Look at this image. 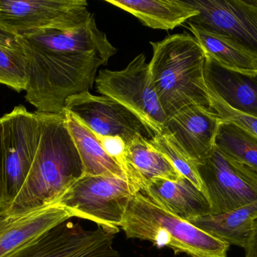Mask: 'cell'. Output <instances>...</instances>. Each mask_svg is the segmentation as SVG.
<instances>
[{"label":"cell","mask_w":257,"mask_h":257,"mask_svg":"<svg viewBox=\"0 0 257 257\" xmlns=\"http://www.w3.org/2000/svg\"><path fill=\"white\" fill-rule=\"evenodd\" d=\"M19 36L28 60L25 98L38 113H63L66 100L89 92L99 66L117 51L98 28L94 15L79 27Z\"/></svg>","instance_id":"1"},{"label":"cell","mask_w":257,"mask_h":257,"mask_svg":"<svg viewBox=\"0 0 257 257\" xmlns=\"http://www.w3.org/2000/svg\"><path fill=\"white\" fill-rule=\"evenodd\" d=\"M36 113L41 136L34 161L18 196L0 214L20 215L54 205L84 174L64 113Z\"/></svg>","instance_id":"2"},{"label":"cell","mask_w":257,"mask_h":257,"mask_svg":"<svg viewBox=\"0 0 257 257\" xmlns=\"http://www.w3.org/2000/svg\"><path fill=\"white\" fill-rule=\"evenodd\" d=\"M151 45V82L166 116L190 105L210 108L205 51L194 36L187 33L170 35Z\"/></svg>","instance_id":"3"},{"label":"cell","mask_w":257,"mask_h":257,"mask_svg":"<svg viewBox=\"0 0 257 257\" xmlns=\"http://www.w3.org/2000/svg\"><path fill=\"white\" fill-rule=\"evenodd\" d=\"M120 228L128 238L151 241L191 257H227L229 248L224 241L162 209L141 193L132 196Z\"/></svg>","instance_id":"4"},{"label":"cell","mask_w":257,"mask_h":257,"mask_svg":"<svg viewBox=\"0 0 257 257\" xmlns=\"http://www.w3.org/2000/svg\"><path fill=\"white\" fill-rule=\"evenodd\" d=\"M95 82L98 93L124 106L154 136L163 134L168 117L151 82L145 54L136 56L121 70L101 69Z\"/></svg>","instance_id":"5"},{"label":"cell","mask_w":257,"mask_h":257,"mask_svg":"<svg viewBox=\"0 0 257 257\" xmlns=\"http://www.w3.org/2000/svg\"><path fill=\"white\" fill-rule=\"evenodd\" d=\"M133 194L126 180L82 175L54 205L71 211L75 217L90 220L98 226L118 229Z\"/></svg>","instance_id":"6"},{"label":"cell","mask_w":257,"mask_h":257,"mask_svg":"<svg viewBox=\"0 0 257 257\" xmlns=\"http://www.w3.org/2000/svg\"><path fill=\"white\" fill-rule=\"evenodd\" d=\"M4 148L3 206L6 209L22 188L34 161L40 141L41 123L37 113L24 106L2 116Z\"/></svg>","instance_id":"7"},{"label":"cell","mask_w":257,"mask_h":257,"mask_svg":"<svg viewBox=\"0 0 257 257\" xmlns=\"http://www.w3.org/2000/svg\"><path fill=\"white\" fill-rule=\"evenodd\" d=\"M211 205L220 214L257 202V172L216 148L197 165Z\"/></svg>","instance_id":"8"},{"label":"cell","mask_w":257,"mask_h":257,"mask_svg":"<svg viewBox=\"0 0 257 257\" xmlns=\"http://www.w3.org/2000/svg\"><path fill=\"white\" fill-rule=\"evenodd\" d=\"M118 229L86 230L63 222L6 257H118L113 246Z\"/></svg>","instance_id":"9"},{"label":"cell","mask_w":257,"mask_h":257,"mask_svg":"<svg viewBox=\"0 0 257 257\" xmlns=\"http://www.w3.org/2000/svg\"><path fill=\"white\" fill-rule=\"evenodd\" d=\"M84 0H0V24L21 36L45 29H67L87 23L93 14Z\"/></svg>","instance_id":"10"},{"label":"cell","mask_w":257,"mask_h":257,"mask_svg":"<svg viewBox=\"0 0 257 257\" xmlns=\"http://www.w3.org/2000/svg\"><path fill=\"white\" fill-rule=\"evenodd\" d=\"M63 111L73 115L95 134L120 137L127 143L142 135L151 140L154 134L124 106L106 96H96L89 92L70 97Z\"/></svg>","instance_id":"11"},{"label":"cell","mask_w":257,"mask_h":257,"mask_svg":"<svg viewBox=\"0 0 257 257\" xmlns=\"http://www.w3.org/2000/svg\"><path fill=\"white\" fill-rule=\"evenodd\" d=\"M198 15L187 23L227 35L257 52V0H188Z\"/></svg>","instance_id":"12"},{"label":"cell","mask_w":257,"mask_h":257,"mask_svg":"<svg viewBox=\"0 0 257 257\" xmlns=\"http://www.w3.org/2000/svg\"><path fill=\"white\" fill-rule=\"evenodd\" d=\"M223 121L209 107L190 105L168 118L164 132L174 137L180 147L197 165L213 155Z\"/></svg>","instance_id":"13"},{"label":"cell","mask_w":257,"mask_h":257,"mask_svg":"<svg viewBox=\"0 0 257 257\" xmlns=\"http://www.w3.org/2000/svg\"><path fill=\"white\" fill-rule=\"evenodd\" d=\"M73 217L71 211L57 205L20 215L0 214V257L7 256Z\"/></svg>","instance_id":"14"},{"label":"cell","mask_w":257,"mask_h":257,"mask_svg":"<svg viewBox=\"0 0 257 257\" xmlns=\"http://www.w3.org/2000/svg\"><path fill=\"white\" fill-rule=\"evenodd\" d=\"M139 193L162 209L187 221L211 214L208 198L184 177L177 181H151Z\"/></svg>","instance_id":"15"},{"label":"cell","mask_w":257,"mask_h":257,"mask_svg":"<svg viewBox=\"0 0 257 257\" xmlns=\"http://www.w3.org/2000/svg\"><path fill=\"white\" fill-rule=\"evenodd\" d=\"M204 74L208 90L232 108L257 119V75L227 70L207 54Z\"/></svg>","instance_id":"16"},{"label":"cell","mask_w":257,"mask_h":257,"mask_svg":"<svg viewBox=\"0 0 257 257\" xmlns=\"http://www.w3.org/2000/svg\"><path fill=\"white\" fill-rule=\"evenodd\" d=\"M125 175L135 193L156 180L177 181L183 176L153 146L149 139L137 135L126 143Z\"/></svg>","instance_id":"17"},{"label":"cell","mask_w":257,"mask_h":257,"mask_svg":"<svg viewBox=\"0 0 257 257\" xmlns=\"http://www.w3.org/2000/svg\"><path fill=\"white\" fill-rule=\"evenodd\" d=\"M188 29L205 54L227 70L248 76L257 75V52L237 39L188 24Z\"/></svg>","instance_id":"18"},{"label":"cell","mask_w":257,"mask_h":257,"mask_svg":"<svg viewBox=\"0 0 257 257\" xmlns=\"http://www.w3.org/2000/svg\"><path fill=\"white\" fill-rule=\"evenodd\" d=\"M136 17L143 25L157 30H173L199 14L181 0H106Z\"/></svg>","instance_id":"19"},{"label":"cell","mask_w":257,"mask_h":257,"mask_svg":"<svg viewBox=\"0 0 257 257\" xmlns=\"http://www.w3.org/2000/svg\"><path fill=\"white\" fill-rule=\"evenodd\" d=\"M257 219V202L220 214L189 220L192 224L230 245L244 248Z\"/></svg>","instance_id":"20"},{"label":"cell","mask_w":257,"mask_h":257,"mask_svg":"<svg viewBox=\"0 0 257 257\" xmlns=\"http://www.w3.org/2000/svg\"><path fill=\"white\" fill-rule=\"evenodd\" d=\"M63 113L69 134L82 161L83 175L114 177L126 180L121 167L105 152L95 134L73 115L66 111Z\"/></svg>","instance_id":"21"},{"label":"cell","mask_w":257,"mask_h":257,"mask_svg":"<svg viewBox=\"0 0 257 257\" xmlns=\"http://www.w3.org/2000/svg\"><path fill=\"white\" fill-rule=\"evenodd\" d=\"M27 83L28 60L21 38L0 24V84L21 92Z\"/></svg>","instance_id":"22"},{"label":"cell","mask_w":257,"mask_h":257,"mask_svg":"<svg viewBox=\"0 0 257 257\" xmlns=\"http://www.w3.org/2000/svg\"><path fill=\"white\" fill-rule=\"evenodd\" d=\"M217 148L257 172V140L238 127L228 122L220 126Z\"/></svg>","instance_id":"23"},{"label":"cell","mask_w":257,"mask_h":257,"mask_svg":"<svg viewBox=\"0 0 257 257\" xmlns=\"http://www.w3.org/2000/svg\"><path fill=\"white\" fill-rule=\"evenodd\" d=\"M150 142L156 149L169 160L181 176L187 178L206 196L197 164L180 147L172 135L166 133L157 134L150 140Z\"/></svg>","instance_id":"24"},{"label":"cell","mask_w":257,"mask_h":257,"mask_svg":"<svg viewBox=\"0 0 257 257\" xmlns=\"http://www.w3.org/2000/svg\"><path fill=\"white\" fill-rule=\"evenodd\" d=\"M210 108L214 110L224 122L241 128L257 140V119L229 107L220 97L208 90Z\"/></svg>","instance_id":"25"},{"label":"cell","mask_w":257,"mask_h":257,"mask_svg":"<svg viewBox=\"0 0 257 257\" xmlns=\"http://www.w3.org/2000/svg\"><path fill=\"white\" fill-rule=\"evenodd\" d=\"M105 152L120 165L125 174L126 167V143L120 137H110L95 134Z\"/></svg>","instance_id":"26"},{"label":"cell","mask_w":257,"mask_h":257,"mask_svg":"<svg viewBox=\"0 0 257 257\" xmlns=\"http://www.w3.org/2000/svg\"><path fill=\"white\" fill-rule=\"evenodd\" d=\"M244 249L245 257H257V219L253 223L251 232Z\"/></svg>","instance_id":"27"},{"label":"cell","mask_w":257,"mask_h":257,"mask_svg":"<svg viewBox=\"0 0 257 257\" xmlns=\"http://www.w3.org/2000/svg\"><path fill=\"white\" fill-rule=\"evenodd\" d=\"M3 184H4V148H3V122L0 117V210L3 206Z\"/></svg>","instance_id":"28"}]
</instances>
